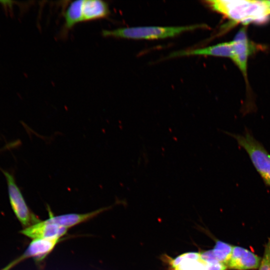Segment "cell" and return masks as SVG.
<instances>
[{"label":"cell","mask_w":270,"mask_h":270,"mask_svg":"<svg viewBox=\"0 0 270 270\" xmlns=\"http://www.w3.org/2000/svg\"><path fill=\"white\" fill-rule=\"evenodd\" d=\"M214 10L236 22H262L270 15L266 0H208Z\"/></svg>","instance_id":"6da1fadb"},{"label":"cell","mask_w":270,"mask_h":270,"mask_svg":"<svg viewBox=\"0 0 270 270\" xmlns=\"http://www.w3.org/2000/svg\"><path fill=\"white\" fill-rule=\"evenodd\" d=\"M206 24H196L184 26H145L104 30V37L134 40H154L172 38L186 32L199 28H208Z\"/></svg>","instance_id":"7a4b0ae2"},{"label":"cell","mask_w":270,"mask_h":270,"mask_svg":"<svg viewBox=\"0 0 270 270\" xmlns=\"http://www.w3.org/2000/svg\"><path fill=\"white\" fill-rule=\"evenodd\" d=\"M234 138L247 152L265 184L270 186V154L263 145L246 129L243 134L226 132Z\"/></svg>","instance_id":"3957f363"},{"label":"cell","mask_w":270,"mask_h":270,"mask_svg":"<svg viewBox=\"0 0 270 270\" xmlns=\"http://www.w3.org/2000/svg\"><path fill=\"white\" fill-rule=\"evenodd\" d=\"M7 183L8 198L12 208L23 226L26 228L40 220L31 212L14 175L1 170Z\"/></svg>","instance_id":"277c9868"},{"label":"cell","mask_w":270,"mask_h":270,"mask_svg":"<svg viewBox=\"0 0 270 270\" xmlns=\"http://www.w3.org/2000/svg\"><path fill=\"white\" fill-rule=\"evenodd\" d=\"M62 239L33 240L24 253L2 270H10L24 260L32 258L38 262L43 260L54 248Z\"/></svg>","instance_id":"5b68a950"},{"label":"cell","mask_w":270,"mask_h":270,"mask_svg":"<svg viewBox=\"0 0 270 270\" xmlns=\"http://www.w3.org/2000/svg\"><path fill=\"white\" fill-rule=\"evenodd\" d=\"M68 228L48 221L39 220L25 228L20 232L33 240L62 239L68 232Z\"/></svg>","instance_id":"8992f818"},{"label":"cell","mask_w":270,"mask_h":270,"mask_svg":"<svg viewBox=\"0 0 270 270\" xmlns=\"http://www.w3.org/2000/svg\"><path fill=\"white\" fill-rule=\"evenodd\" d=\"M260 258L252 252L238 246H233L230 258L226 264L228 269L250 270L258 268Z\"/></svg>","instance_id":"52a82bcc"},{"label":"cell","mask_w":270,"mask_h":270,"mask_svg":"<svg viewBox=\"0 0 270 270\" xmlns=\"http://www.w3.org/2000/svg\"><path fill=\"white\" fill-rule=\"evenodd\" d=\"M190 56H210L229 58L232 59L234 56V42L232 40L204 48L176 52L172 53L169 57L175 58Z\"/></svg>","instance_id":"ba28073f"},{"label":"cell","mask_w":270,"mask_h":270,"mask_svg":"<svg viewBox=\"0 0 270 270\" xmlns=\"http://www.w3.org/2000/svg\"><path fill=\"white\" fill-rule=\"evenodd\" d=\"M164 257L169 270H208V264L201 258L200 252H186L174 259Z\"/></svg>","instance_id":"9c48e42d"},{"label":"cell","mask_w":270,"mask_h":270,"mask_svg":"<svg viewBox=\"0 0 270 270\" xmlns=\"http://www.w3.org/2000/svg\"><path fill=\"white\" fill-rule=\"evenodd\" d=\"M110 207L102 208L84 214L70 213L57 216L54 215L50 208H48L49 216L46 220L68 229L94 218L103 212L108 210Z\"/></svg>","instance_id":"30bf717a"},{"label":"cell","mask_w":270,"mask_h":270,"mask_svg":"<svg viewBox=\"0 0 270 270\" xmlns=\"http://www.w3.org/2000/svg\"><path fill=\"white\" fill-rule=\"evenodd\" d=\"M110 14L108 4L101 0H83L82 22H89L106 18Z\"/></svg>","instance_id":"8fae6325"},{"label":"cell","mask_w":270,"mask_h":270,"mask_svg":"<svg viewBox=\"0 0 270 270\" xmlns=\"http://www.w3.org/2000/svg\"><path fill=\"white\" fill-rule=\"evenodd\" d=\"M83 0L72 2L68 6L64 14L63 32L72 28L75 25L82 22V6Z\"/></svg>","instance_id":"7c38bea8"},{"label":"cell","mask_w":270,"mask_h":270,"mask_svg":"<svg viewBox=\"0 0 270 270\" xmlns=\"http://www.w3.org/2000/svg\"><path fill=\"white\" fill-rule=\"evenodd\" d=\"M232 246L218 240L212 251L216 260L226 266L232 254Z\"/></svg>","instance_id":"4fadbf2b"},{"label":"cell","mask_w":270,"mask_h":270,"mask_svg":"<svg viewBox=\"0 0 270 270\" xmlns=\"http://www.w3.org/2000/svg\"><path fill=\"white\" fill-rule=\"evenodd\" d=\"M252 53L251 52H244L236 54L232 58L234 62L242 71L246 80H247V63L248 57Z\"/></svg>","instance_id":"5bb4252c"},{"label":"cell","mask_w":270,"mask_h":270,"mask_svg":"<svg viewBox=\"0 0 270 270\" xmlns=\"http://www.w3.org/2000/svg\"><path fill=\"white\" fill-rule=\"evenodd\" d=\"M258 270H270V238L266 242Z\"/></svg>","instance_id":"9a60e30c"},{"label":"cell","mask_w":270,"mask_h":270,"mask_svg":"<svg viewBox=\"0 0 270 270\" xmlns=\"http://www.w3.org/2000/svg\"><path fill=\"white\" fill-rule=\"evenodd\" d=\"M19 144V141H16L12 142H10V144H7L6 146H5L4 147L0 149V152H1L2 151H4L6 150L10 149V148H13L14 147L16 146Z\"/></svg>","instance_id":"2e32d148"},{"label":"cell","mask_w":270,"mask_h":270,"mask_svg":"<svg viewBox=\"0 0 270 270\" xmlns=\"http://www.w3.org/2000/svg\"><path fill=\"white\" fill-rule=\"evenodd\" d=\"M269 13L270 14V0H266Z\"/></svg>","instance_id":"e0dca14e"}]
</instances>
